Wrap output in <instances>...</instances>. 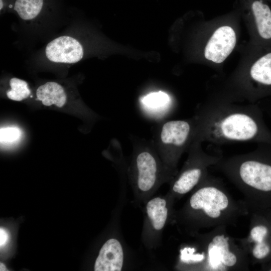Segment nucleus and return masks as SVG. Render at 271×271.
Returning a JSON list of instances; mask_svg holds the SVG:
<instances>
[{
    "mask_svg": "<svg viewBox=\"0 0 271 271\" xmlns=\"http://www.w3.org/2000/svg\"><path fill=\"white\" fill-rule=\"evenodd\" d=\"M267 112L269 113L271 115V105L269 106H267Z\"/></svg>",
    "mask_w": 271,
    "mask_h": 271,
    "instance_id": "obj_24",
    "label": "nucleus"
},
{
    "mask_svg": "<svg viewBox=\"0 0 271 271\" xmlns=\"http://www.w3.org/2000/svg\"><path fill=\"white\" fill-rule=\"evenodd\" d=\"M225 167L245 185L271 191V145L258 144L252 152L228 160Z\"/></svg>",
    "mask_w": 271,
    "mask_h": 271,
    "instance_id": "obj_4",
    "label": "nucleus"
},
{
    "mask_svg": "<svg viewBox=\"0 0 271 271\" xmlns=\"http://www.w3.org/2000/svg\"><path fill=\"white\" fill-rule=\"evenodd\" d=\"M170 102L168 95L162 92L151 93L143 99V102L147 106L154 107L167 105Z\"/></svg>",
    "mask_w": 271,
    "mask_h": 271,
    "instance_id": "obj_17",
    "label": "nucleus"
},
{
    "mask_svg": "<svg viewBox=\"0 0 271 271\" xmlns=\"http://www.w3.org/2000/svg\"><path fill=\"white\" fill-rule=\"evenodd\" d=\"M0 270H7V268L5 266V265H4V264H3V263H1L0 264Z\"/></svg>",
    "mask_w": 271,
    "mask_h": 271,
    "instance_id": "obj_23",
    "label": "nucleus"
},
{
    "mask_svg": "<svg viewBox=\"0 0 271 271\" xmlns=\"http://www.w3.org/2000/svg\"><path fill=\"white\" fill-rule=\"evenodd\" d=\"M124 253L120 242L116 238L107 240L96 259L95 271H120L123 268Z\"/></svg>",
    "mask_w": 271,
    "mask_h": 271,
    "instance_id": "obj_11",
    "label": "nucleus"
},
{
    "mask_svg": "<svg viewBox=\"0 0 271 271\" xmlns=\"http://www.w3.org/2000/svg\"><path fill=\"white\" fill-rule=\"evenodd\" d=\"M37 99L46 106L55 105L63 107L67 101V95L63 87L57 82H48L40 86L36 91Z\"/></svg>",
    "mask_w": 271,
    "mask_h": 271,
    "instance_id": "obj_14",
    "label": "nucleus"
},
{
    "mask_svg": "<svg viewBox=\"0 0 271 271\" xmlns=\"http://www.w3.org/2000/svg\"><path fill=\"white\" fill-rule=\"evenodd\" d=\"M43 5V0H16L14 10L23 20H30L40 14Z\"/></svg>",
    "mask_w": 271,
    "mask_h": 271,
    "instance_id": "obj_15",
    "label": "nucleus"
},
{
    "mask_svg": "<svg viewBox=\"0 0 271 271\" xmlns=\"http://www.w3.org/2000/svg\"><path fill=\"white\" fill-rule=\"evenodd\" d=\"M45 53L47 58L52 62L75 63L82 58L83 49L76 39L63 36L49 42L46 47Z\"/></svg>",
    "mask_w": 271,
    "mask_h": 271,
    "instance_id": "obj_10",
    "label": "nucleus"
},
{
    "mask_svg": "<svg viewBox=\"0 0 271 271\" xmlns=\"http://www.w3.org/2000/svg\"><path fill=\"white\" fill-rule=\"evenodd\" d=\"M236 42V34L231 27L223 26L219 27L206 45L204 51L205 58L214 63H222L232 52Z\"/></svg>",
    "mask_w": 271,
    "mask_h": 271,
    "instance_id": "obj_8",
    "label": "nucleus"
},
{
    "mask_svg": "<svg viewBox=\"0 0 271 271\" xmlns=\"http://www.w3.org/2000/svg\"><path fill=\"white\" fill-rule=\"evenodd\" d=\"M227 196L214 186H207L197 190L190 198L189 206L194 211L202 210L209 217L216 218L228 205Z\"/></svg>",
    "mask_w": 271,
    "mask_h": 271,
    "instance_id": "obj_7",
    "label": "nucleus"
},
{
    "mask_svg": "<svg viewBox=\"0 0 271 271\" xmlns=\"http://www.w3.org/2000/svg\"><path fill=\"white\" fill-rule=\"evenodd\" d=\"M187 251L189 253H187L186 251L184 249L182 252L181 259L184 260L185 261H200L204 259V255L203 254H196L194 255L193 254L194 251L193 248H186Z\"/></svg>",
    "mask_w": 271,
    "mask_h": 271,
    "instance_id": "obj_21",
    "label": "nucleus"
},
{
    "mask_svg": "<svg viewBox=\"0 0 271 271\" xmlns=\"http://www.w3.org/2000/svg\"><path fill=\"white\" fill-rule=\"evenodd\" d=\"M251 10L256 31L260 38L271 43V9L264 0H254L251 4Z\"/></svg>",
    "mask_w": 271,
    "mask_h": 271,
    "instance_id": "obj_13",
    "label": "nucleus"
},
{
    "mask_svg": "<svg viewBox=\"0 0 271 271\" xmlns=\"http://www.w3.org/2000/svg\"><path fill=\"white\" fill-rule=\"evenodd\" d=\"M196 138L215 145L252 142L271 145V131L256 104L239 105L223 99L198 106Z\"/></svg>",
    "mask_w": 271,
    "mask_h": 271,
    "instance_id": "obj_1",
    "label": "nucleus"
},
{
    "mask_svg": "<svg viewBox=\"0 0 271 271\" xmlns=\"http://www.w3.org/2000/svg\"><path fill=\"white\" fill-rule=\"evenodd\" d=\"M208 256L211 265L216 268L220 264L232 266L237 261L236 255L229 249L228 238L223 235L215 236L208 246Z\"/></svg>",
    "mask_w": 271,
    "mask_h": 271,
    "instance_id": "obj_12",
    "label": "nucleus"
},
{
    "mask_svg": "<svg viewBox=\"0 0 271 271\" xmlns=\"http://www.w3.org/2000/svg\"><path fill=\"white\" fill-rule=\"evenodd\" d=\"M11 89L7 92L8 97L14 101H20L27 98L31 90L27 82L17 78H12L10 81Z\"/></svg>",
    "mask_w": 271,
    "mask_h": 271,
    "instance_id": "obj_16",
    "label": "nucleus"
},
{
    "mask_svg": "<svg viewBox=\"0 0 271 271\" xmlns=\"http://www.w3.org/2000/svg\"><path fill=\"white\" fill-rule=\"evenodd\" d=\"M202 144L195 138L187 152L188 157L183 168L170 182L168 192L173 197L192 190L201 181L206 166L218 160L217 156L209 155L203 150Z\"/></svg>",
    "mask_w": 271,
    "mask_h": 271,
    "instance_id": "obj_6",
    "label": "nucleus"
},
{
    "mask_svg": "<svg viewBox=\"0 0 271 271\" xmlns=\"http://www.w3.org/2000/svg\"><path fill=\"white\" fill-rule=\"evenodd\" d=\"M9 238V235L7 231L4 228L0 229V246L4 247L7 244Z\"/></svg>",
    "mask_w": 271,
    "mask_h": 271,
    "instance_id": "obj_22",
    "label": "nucleus"
},
{
    "mask_svg": "<svg viewBox=\"0 0 271 271\" xmlns=\"http://www.w3.org/2000/svg\"><path fill=\"white\" fill-rule=\"evenodd\" d=\"M269 251V245L263 241L255 243L252 249V254L257 259H262L266 257Z\"/></svg>",
    "mask_w": 271,
    "mask_h": 271,
    "instance_id": "obj_19",
    "label": "nucleus"
},
{
    "mask_svg": "<svg viewBox=\"0 0 271 271\" xmlns=\"http://www.w3.org/2000/svg\"><path fill=\"white\" fill-rule=\"evenodd\" d=\"M22 132L17 127H2L0 129L1 143H12L20 138Z\"/></svg>",
    "mask_w": 271,
    "mask_h": 271,
    "instance_id": "obj_18",
    "label": "nucleus"
},
{
    "mask_svg": "<svg viewBox=\"0 0 271 271\" xmlns=\"http://www.w3.org/2000/svg\"><path fill=\"white\" fill-rule=\"evenodd\" d=\"M173 197L165 195L153 196L144 204V221L142 241L148 249L160 245L164 229L171 214Z\"/></svg>",
    "mask_w": 271,
    "mask_h": 271,
    "instance_id": "obj_5",
    "label": "nucleus"
},
{
    "mask_svg": "<svg viewBox=\"0 0 271 271\" xmlns=\"http://www.w3.org/2000/svg\"><path fill=\"white\" fill-rule=\"evenodd\" d=\"M267 233V229L265 226L258 225L251 229L250 235L251 239L255 243H258L265 241Z\"/></svg>",
    "mask_w": 271,
    "mask_h": 271,
    "instance_id": "obj_20",
    "label": "nucleus"
},
{
    "mask_svg": "<svg viewBox=\"0 0 271 271\" xmlns=\"http://www.w3.org/2000/svg\"><path fill=\"white\" fill-rule=\"evenodd\" d=\"M197 120L192 117L165 121L156 127L152 141L165 165L176 175L178 162L195 140Z\"/></svg>",
    "mask_w": 271,
    "mask_h": 271,
    "instance_id": "obj_3",
    "label": "nucleus"
},
{
    "mask_svg": "<svg viewBox=\"0 0 271 271\" xmlns=\"http://www.w3.org/2000/svg\"><path fill=\"white\" fill-rule=\"evenodd\" d=\"M249 77L252 84V102L271 95V51L264 53L251 65Z\"/></svg>",
    "mask_w": 271,
    "mask_h": 271,
    "instance_id": "obj_9",
    "label": "nucleus"
},
{
    "mask_svg": "<svg viewBox=\"0 0 271 271\" xmlns=\"http://www.w3.org/2000/svg\"><path fill=\"white\" fill-rule=\"evenodd\" d=\"M132 142L133 150L127 174L134 200L144 205L162 185L170 182L176 174L162 161L152 141L134 138Z\"/></svg>",
    "mask_w": 271,
    "mask_h": 271,
    "instance_id": "obj_2",
    "label": "nucleus"
}]
</instances>
